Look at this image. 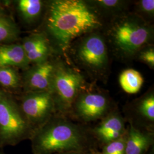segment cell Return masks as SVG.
Listing matches in <instances>:
<instances>
[{"label":"cell","instance_id":"cell-22","mask_svg":"<svg viewBox=\"0 0 154 154\" xmlns=\"http://www.w3.org/2000/svg\"><path fill=\"white\" fill-rule=\"evenodd\" d=\"M136 57L142 62L146 64L151 69L154 67V49L151 45H149L140 50Z\"/></svg>","mask_w":154,"mask_h":154},{"label":"cell","instance_id":"cell-17","mask_svg":"<svg viewBox=\"0 0 154 154\" xmlns=\"http://www.w3.org/2000/svg\"><path fill=\"white\" fill-rule=\"evenodd\" d=\"M44 2L41 0H20L18 8L23 19L27 22H32L41 15Z\"/></svg>","mask_w":154,"mask_h":154},{"label":"cell","instance_id":"cell-4","mask_svg":"<svg viewBox=\"0 0 154 154\" xmlns=\"http://www.w3.org/2000/svg\"><path fill=\"white\" fill-rule=\"evenodd\" d=\"M85 86V79L81 72L63 61L55 62L50 90L55 114L69 118L74 102Z\"/></svg>","mask_w":154,"mask_h":154},{"label":"cell","instance_id":"cell-7","mask_svg":"<svg viewBox=\"0 0 154 154\" xmlns=\"http://www.w3.org/2000/svg\"><path fill=\"white\" fill-rule=\"evenodd\" d=\"M116 107L107 94L85 88L75 100L69 118L86 125L102 119Z\"/></svg>","mask_w":154,"mask_h":154},{"label":"cell","instance_id":"cell-13","mask_svg":"<svg viewBox=\"0 0 154 154\" xmlns=\"http://www.w3.org/2000/svg\"><path fill=\"white\" fill-rule=\"evenodd\" d=\"M154 146V132L127 126L125 154H147Z\"/></svg>","mask_w":154,"mask_h":154},{"label":"cell","instance_id":"cell-20","mask_svg":"<svg viewBox=\"0 0 154 154\" xmlns=\"http://www.w3.org/2000/svg\"><path fill=\"white\" fill-rule=\"evenodd\" d=\"M126 136L127 132L121 138L105 144L99 149L98 153L99 154H125Z\"/></svg>","mask_w":154,"mask_h":154},{"label":"cell","instance_id":"cell-26","mask_svg":"<svg viewBox=\"0 0 154 154\" xmlns=\"http://www.w3.org/2000/svg\"><path fill=\"white\" fill-rule=\"evenodd\" d=\"M3 16V14H2V11H0V16Z\"/></svg>","mask_w":154,"mask_h":154},{"label":"cell","instance_id":"cell-16","mask_svg":"<svg viewBox=\"0 0 154 154\" xmlns=\"http://www.w3.org/2000/svg\"><path fill=\"white\" fill-rule=\"evenodd\" d=\"M119 80L122 88L129 94L138 93L144 82L142 75L137 70L132 69H128L122 72Z\"/></svg>","mask_w":154,"mask_h":154},{"label":"cell","instance_id":"cell-12","mask_svg":"<svg viewBox=\"0 0 154 154\" xmlns=\"http://www.w3.org/2000/svg\"><path fill=\"white\" fill-rule=\"evenodd\" d=\"M22 48L30 63L39 64L49 60L52 53L49 39L43 33L33 34L25 38Z\"/></svg>","mask_w":154,"mask_h":154},{"label":"cell","instance_id":"cell-15","mask_svg":"<svg viewBox=\"0 0 154 154\" xmlns=\"http://www.w3.org/2000/svg\"><path fill=\"white\" fill-rule=\"evenodd\" d=\"M87 2L100 16H112L113 18L126 13L128 5V1L119 0H93Z\"/></svg>","mask_w":154,"mask_h":154},{"label":"cell","instance_id":"cell-11","mask_svg":"<svg viewBox=\"0 0 154 154\" xmlns=\"http://www.w3.org/2000/svg\"><path fill=\"white\" fill-rule=\"evenodd\" d=\"M55 66V62L49 60L28 69L24 78L26 93L50 91Z\"/></svg>","mask_w":154,"mask_h":154},{"label":"cell","instance_id":"cell-1","mask_svg":"<svg viewBox=\"0 0 154 154\" xmlns=\"http://www.w3.org/2000/svg\"><path fill=\"white\" fill-rule=\"evenodd\" d=\"M45 25L59 49L65 53L75 39L97 31L104 23L87 1L54 0L48 5Z\"/></svg>","mask_w":154,"mask_h":154},{"label":"cell","instance_id":"cell-9","mask_svg":"<svg viewBox=\"0 0 154 154\" xmlns=\"http://www.w3.org/2000/svg\"><path fill=\"white\" fill-rule=\"evenodd\" d=\"M126 119L116 107L93 127H89V132L99 150L107 143L116 140L127 132Z\"/></svg>","mask_w":154,"mask_h":154},{"label":"cell","instance_id":"cell-5","mask_svg":"<svg viewBox=\"0 0 154 154\" xmlns=\"http://www.w3.org/2000/svg\"><path fill=\"white\" fill-rule=\"evenodd\" d=\"M33 133L18 103L9 94L0 89V148L30 140Z\"/></svg>","mask_w":154,"mask_h":154},{"label":"cell","instance_id":"cell-21","mask_svg":"<svg viewBox=\"0 0 154 154\" xmlns=\"http://www.w3.org/2000/svg\"><path fill=\"white\" fill-rule=\"evenodd\" d=\"M137 14L146 21L151 20L154 15V0H140L136 4Z\"/></svg>","mask_w":154,"mask_h":154},{"label":"cell","instance_id":"cell-25","mask_svg":"<svg viewBox=\"0 0 154 154\" xmlns=\"http://www.w3.org/2000/svg\"><path fill=\"white\" fill-rule=\"evenodd\" d=\"M0 154H5V153L3 151V149L0 148Z\"/></svg>","mask_w":154,"mask_h":154},{"label":"cell","instance_id":"cell-3","mask_svg":"<svg viewBox=\"0 0 154 154\" xmlns=\"http://www.w3.org/2000/svg\"><path fill=\"white\" fill-rule=\"evenodd\" d=\"M107 37L116 55L129 59L149 45L154 37V29L136 13H126L112 20Z\"/></svg>","mask_w":154,"mask_h":154},{"label":"cell","instance_id":"cell-24","mask_svg":"<svg viewBox=\"0 0 154 154\" xmlns=\"http://www.w3.org/2000/svg\"><path fill=\"white\" fill-rule=\"evenodd\" d=\"M88 154H99V153H98V149H95V150L91 151Z\"/></svg>","mask_w":154,"mask_h":154},{"label":"cell","instance_id":"cell-23","mask_svg":"<svg viewBox=\"0 0 154 154\" xmlns=\"http://www.w3.org/2000/svg\"><path fill=\"white\" fill-rule=\"evenodd\" d=\"M56 154H85L78 152H61V153H58Z\"/></svg>","mask_w":154,"mask_h":154},{"label":"cell","instance_id":"cell-8","mask_svg":"<svg viewBox=\"0 0 154 154\" xmlns=\"http://www.w3.org/2000/svg\"><path fill=\"white\" fill-rule=\"evenodd\" d=\"M18 105L34 132L55 114L50 91L27 93L20 98Z\"/></svg>","mask_w":154,"mask_h":154},{"label":"cell","instance_id":"cell-14","mask_svg":"<svg viewBox=\"0 0 154 154\" xmlns=\"http://www.w3.org/2000/svg\"><path fill=\"white\" fill-rule=\"evenodd\" d=\"M29 64L22 45H0V65L28 69Z\"/></svg>","mask_w":154,"mask_h":154},{"label":"cell","instance_id":"cell-18","mask_svg":"<svg viewBox=\"0 0 154 154\" xmlns=\"http://www.w3.org/2000/svg\"><path fill=\"white\" fill-rule=\"evenodd\" d=\"M21 84L19 73L14 67L0 65V86L8 89L18 88Z\"/></svg>","mask_w":154,"mask_h":154},{"label":"cell","instance_id":"cell-6","mask_svg":"<svg viewBox=\"0 0 154 154\" xmlns=\"http://www.w3.org/2000/svg\"><path fill=\"white\" fill-rule=\"evenodd\" d=\"M73 54L77 63L95 77H103L108 71L109 60L106 40L98 31L79 38L73 46Z\"/></svg>","mask_w":154,"mask_h":154},{"label":"cell","instance_id":"cell-19","mask_svg":"<svg viewBox=\"0 0 154 154\" xmlns=\"http://www.w3.org/2000/svg\"><path fill=\"white\" fill-rule=\"evenodd\" d=\"M18 34L16 25L9 18L0 16V42H7L14 40Z\"/></svg>","mask_w":154,"mask_h":154},{"label":"cell","instance_id":"cell-2","mask_svg":"<svg viewBox=\"0 0 154 154\" xmlns=\"http://www.w3.org/2000/svg\"><path fill=\"white\" fill-rule=\"evenodd\" d=\"M30 140L33 154L65 152L88 154L98 149L89 132V127L57 114L36 130Z\"/></svg>","mask_w":154,"mask_h":154},{"label":"cell","instance_id":"cell-10","mask_svg":"<svg viewBox=\"0 0 154 154\" xmlns=\"http://www.w3.org/2000/svg\"><path fill=\"white\" fill-rule=\"evenodd\" d=\"M126 121L141 130L154 132V94L151 91L128 107Z\"/></svg>","mask_w":154,"mask_h":154}]
</instances>
